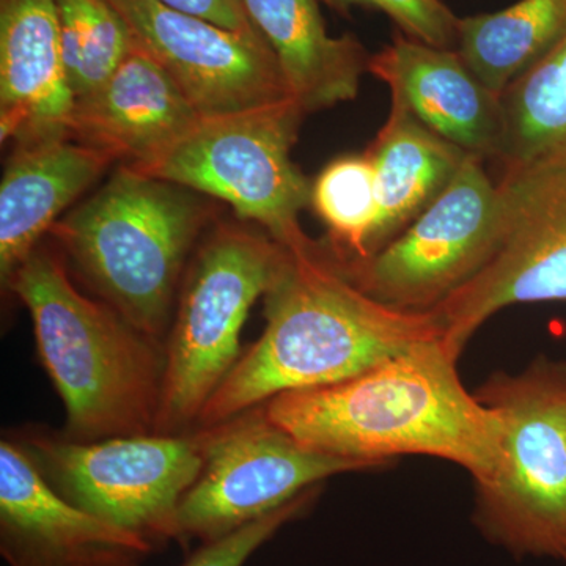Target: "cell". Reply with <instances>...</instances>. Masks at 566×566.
Listing matches in <instances>:
<instances>
[{"label": "cell", "mask_w": 566, "mask_h": 566, "mask_svg": "<svg viewBox=\"0 0 566 566\" xmlns=\"http://www.w3.org/2000/svg\"><path fill=\"white\" fill-rule=\"evenodd\" d=\"M444 337L422 342L338 385L271 398L264 411L297 442L370 465L424 455L460 465L475 483L504 460L505 427L465 389Z\"/></svg>", "instance_id": "cell-1"}, {"label": "cell", "mask_w": 566, "mask_h": 566, "mask_svg": "<svg viewBox=\"0 0 566 566\" xmlns=\"http://www.w3.org/2000/svg\"><path fill=\"white\" fill-rule=\"evenodd\" d=\"M264 326L212 394L196 430L271 398L338 385L422 342L444 337L433 311L390 307L357 289L323 245L285 259L264 293Z\"/></svg>", "instance_id": "cell-2"}, {"label": "cell", "mask_w": 566, "mask_h": 566, "mask_svg": "<svg viewBox=\"0 0 566 566\" xmlns=\"http://www.w3.org/2000/svg\"><path fill=\"white\" fill-rule=\"evenodd\" d=\"M3 289L28 307L41 365L65 406L62 434L92 442L155 433L166 345L70 281L62 253L43 245Z\"/></svg>", "instance_id": "cell-3"}, {"label": "cell", "mask_w": 566, "mask_h": 566, "mask_svg": "<svg viewBox=\"0 0 566 566\" xmlns=\"http://www.w3.org/2000/svg\"><path fill=\"white\" fill-rule=\"evenodd\" d=\"M207 219V207L191 189L120 166L51 233L103 303L166 342Z\"/></svg>", "instance_id": "cell-4"}, {"label": "cell", "mask_w": 566, "mask_h": 566, "mask_svg": "<svg viewBox=\"0 0 566 566\" xmlns=\"http://www.w3.org/2000/svg\"><path fill=\"white\" fill-rule=\"evenodd\" d=\"M475 397L504 420V460L475 483V523L516 556L566 562V363L497 371Z\"/></svg>", "instance_id": "cell-5"}, {"label": "cell", "mask_w": 566, "mask_h": 566, "mask_svg": "<svg viewBox=\"0 0 566 566\" xmlns=\"http://www.w3.org/2000/svg\"><path fill=\"white\" fill-rule=\"evenodd\" d=\"M286 249L270 234L221 226L197 248L182 277L166 342L156 434L196 430L205 405L241 359V329L270 289Z\"/></svg>", "instance_id": "cell-6"}, {"label": "cell", "mask_w": 566, "mask_h": 566, "mask_svg": "<svg viewBox=\"0 0 566 566\" xmlns=\"http://www.w3.org/2000/svg\"><path fill=\"white\" fill-rule=\"evenodd\" d=\"M3 434L63 501L155 549L177 542L178 510L203 465L196 431L81 442L31 423Z\"/></svg>", "instance_id": "cell-7"}, {"label": "cell", "mask_w": 566, "mask_h": 566, "mask_svg": "<svg viewBox=\"0 0 566 566\" xmlns=\"http://www.w3.org/2000/svg\"><path fill=\"white\" fill-rule=\"evenodd\" d=\"M304 111L292 98L202 118L159 161L140 170L229 203L294 253L319 248L301 229L312 185L293 163ZM139 172V170H137Z\"/></svg>", "instance_id": "cell-8"}, {"label": "cell", "mask_w": 566, "mask_h": 566, "mask_svg": "<svg viewBox=\"0 0 566 566\" xmlns=\"http://www.w3.org/2000/svg\"><path fill=\"white\" fill-rule=\"evenodd\" d=\"M196 431L203 465L177 516L178 543L214 542L290 504L324 480L370 465L324 455L268 417L264 405Z\"/></svg>", "instance_id": "cell-9"}, {"label": "cell", "mask_w": 566, "mask_h": 566, "mask_svg": "<svg viewBox=\"0 0 566 566\" xmlns=\"http://www.w3.org/2000/svg\"><path fill=\"white\" fill-rule=\"evenodd\" d=\"M532 303H566V161L502 170L493 255L433 312L460 357L491 316Z\"/></svg>", "instance_id": "cell-10"}, {"label": "cell", "mask_w": 566, "mask_h": 566, "mask_svg": "<svg viewBox=\"0 0 566 566\" xmlns=\"http://www.w3.org/2000/svg\"><path fill=\"white\" fill-rule=\"evenodd\" d=\"M485 158L469 155L460 172L395 240L364 260L333 262L379 303L433 311L475 277L493 255L497 182Z\"/></svg>", "instance_id": "cell-11"}, {"label": "cell", "mask_w": 566, "mask_h": 566, "mask_svg": "<svg viewBox=\"0 0 566 566\" xmlns=\"http://www.w3.org/2000/svg\"><path fill=\"white\" fill-rule=\"evenodd\" d=\"M134 40L177 82L203 118L290 98L260 32H234L158 0H109Z\"/></svg>", "instance_id": "cell-12"}, {"label": "cell", "mask_w": 566, "mask_h": 566, "mask_svg": "<svg viewBox=\"0 0 566 566\" xmlns=\"http://www.w3.org/2000/svg\"><path fill=\"white\" fill-rule=\"evenodd\" d=\"M155 547L63 501L17 442H0V556L9 566H142Z\"/></svg>", "instance_id": "cell-13"}, {"label": "cell", "mask_w": 566, "mask_h": 566, "mask_svg": "<svg viewBox=\"0 0 566 566\" xmlns=\"http://www.w3.org/2000/svg\"><path fill=\"white\" fill-rule=\"evenodd\" d=\"M202 118L172 76L134 43L102 87L74 102L69 137L140 172Z\"/></svg>", "instance_id": "cell-14"}, {"label": "cell", "mask_w": 566, "mask_h": 566, "mask_svg": "<svg viewBox=\"0 0 566 566\" xmlns=\"http://www.w3.org/2000/svg\"><path fill=\"white\" fill-rule=\"evenodd\" d=\"M368 73L389 85L392 99L442 139L469 155H497L504 136L501 96L480 82L453 48L398 33L371 55Z\"/></svg>", "instance_id": "cell-15"}, {"label": "cell", "mask_w": 566, "mask_h": 566, "mask_svg": "<svg viewBox=\"0 0 566 566\" xmlns=\"http://www.w3.org/2000/svg\"><path fill=\"white\" fill-rule=\"evenodd\" d=\"M55 0H0V136L69 137L74 109Z\"/></svg>", "instance_id": "cell-16"}, {"label": "cell", "mask_w": 566, "mask_h": 566, "mask_svg": "<svg viewBox=\"0 0 566 566\" xmlns=\"http://www.w3.org/2000/svg\"><path fill=\"white\" fill-rule=\"evenodd\" d=\"M114 163L91 145L62 137L18 145L0 185V277L6 286L51 232L61 212Z\"/></svg>", "instance_id": "cell-17"}, {"label": "cell", "mask_w": 566, "mask_h": 566, "mask_svg": "<svg viewBox=\"0 0 566 566\" xmlns=\"http://www.w3.org/2000/svg\"><path fill=\"white\" fill-rule=\"evenodd\" d=\"M245 13L273 50L290 98L304 114L353 102L368 57L353 35L334 39L316 0H243Z\"/></svg>", "instance_id": "cell-18"}, {"label": "cell", "mask_w": 566, "mask_h": 566, "mask_svg": "<svg viewBox=\"0 0 566 566\" xmlns=\"http://www.w3.org/2000/svg\"><path fill=\"white\" fill-rule=\"evenodd\" d=\"M365 153L374 164L379 202L370 255L395 240L446 191L469 156L395 99L385 126Z\"/></svg>", "instance_id": "cell-19"}, {"label": "cell", "mask_w": 566, "mask_h": 566, "mask_svg": "<svg viewBox=\"0 0 566 566\" xmlns=\"http://www.w3.org/2000/svg\"><path fill=\"white\" fill-rule=\"evenodd\" d=\"M566 39V0H520L495 13L458 20L457 51L495 95Z\"/></svg>", "instance_id": "cell-20"}, {"label": "cell", "mask_w": 566, "mask_h": 566, "mask_svg": "<svg viewBox=\"0 0 566 566\" xmlns=\"http://www.w3.org/2000/svg\"><path fill=\"white\" fill-rule=\"evenodd\" d=\"M502 170L536 161H566V39L501 95Z\"/></svg>", "instance_id": "cell-21"}, {"label": "cell", "mask_w": 566, "mask_h": 566, "mask_svg": "<svg viewBox=\"0 0 566 566\" xmlns=\"http://www.w3.org/2000/svg\"><path fill=\"white\" fill-rule=\"evenodd\" d=\"M74 99L102 87L133 51L134 35L109 0H55Z\"/></svg>", "instance_id": "cell-22"}, {"label": "cell", "mask_w": 566, "mask_h": 566, "mask_svg": "<svg viewBox=\"0 0 566 566\" xmlns=\"http://www.w3.org/2000/svg\"><path fill=\"white\" fill-rule=\"evenodd\" d=\"M311 203L329 230L326 251L335 262L370 256L379 202L374 164L367 153L331 163L312 185Z\"/></svg>", "instance_id": "cell-23"}, {"label": "cell", "mask_w": 566, "mask_h": 566, "mask_svg": "<svg viewBox=\"0 0 566 566\" xmlns=\"http://www.w3.org/2000/svg\"><path fill=\"white\" fill-rule=\"evenodd\" d=\"M319 493H322V485L312 488L290 504L253 521L248 526L238 528L233 534L222 536L214 542L203 543L182 566H244L249 558L260 547L266 545L274 535H277L286 524L304 516L311 506H314Z\"/></svg>", "instance_id": "cell-24"}, {"label": "cell", "mask_w": 566, "mask_h": 566, "mask_svg": "<svg viewBox=\"0 0 566 566\" xmlns=\"http://www.w3.org/2000/svg\"><path fill=\"white\" fill-rule=\"evenodd\" d=\"M346 13L353 7L382 11L401 33L438 48L457 46L458 20L442 0H323Z\"/></svg>", "instance_id": "cell-25"}, {"label": "cell", "mask_w": 566, "mask_h": 566, "mask_svg": "<svg viewBox=\"0 0 566 566\" xmlns=\"http://www.w3.org/2000/svg\"><path fill=\"white\" fill-rule=\"evenodd\" d=\"M170 9L193 14L234 32H259L245 13L243 0H158Z\"/></svg>", "instance_id": "cell-26"}]
</instances>
